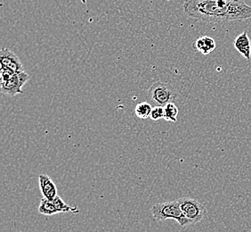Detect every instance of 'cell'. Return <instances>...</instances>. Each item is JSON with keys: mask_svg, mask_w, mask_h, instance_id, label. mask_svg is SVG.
I'll list each match as a JSON object with an SVG mask.
<instances>
[{"mask_svg": "<svg viewBox=\"0 0 251 232\" xmlns=\"http://www.w3.org/2000/svg\"><path fill=\"white\" fill-rule=\"evenodd\" d=\"M150 118L153 121H159L161 119H164V107L159 106L152 107Z\"/></svg>", "mask_w": 251, "mask_h": 232, "instance_id": "obj_14", "label": "cell"}, {"mask_svg": "<svg viewBox=\"0 0 251 232\" xmlns=\"http://www.w3.org/2000/svg\"><path fill=\"white\" fill-rule=\"evenodd\" d=\"M182 212L191 225L201 222L206 217L207 208L197 199L182 198L177 199Z\"/></svg>", "mask_w": 251, "mask_h": 232, "instance_id": "obj_4", "label": "cell"}, {"mask_svg": "<svg viewBox=\"0 0 251 232\" xmlns=\"http://www.w3.org/2000/svg\"><path fill=\"white\" fill-rule=\"evenodd\" d=\"M29 78V74L25 71L21 73L14 72L9 78L1 81L2 93L10 97H15L17 94L24 93L23 87L28 82Z\"/></svg>", "mask_w": 251, "mask_h": 232, "instance_id": "obj_5", "label": "cell"}, {"mask_svg": "<svg viewBox=\"0 0 251 232\" xmlns=\"http://www.w3.org/2000/svg\"><path fill=\"white\" fill-rule=\"evenodd\" d=\"M164 107V120L167 121H173L176 122L177 121L178 116V107L175 105L173 102L167 104Z\"/></svg>", "mask_w": 251, "mask_h": 232, "instance_id": "obj_12", "label": "cell"}, {"mask_svg": "<svg viewBox=\"0 0 251 232\" xmlns=\"http://www.w3.org/2000/svg\"></svg>", "mask_w": 251, "mask_h": 232, "instance_id": "obj_16", "label": "cell"}, {"mask_svg": "<svg viewBox=\"0 0 251 232\" xmlns=\"http://www.w3.org/2000/svg\"><path fill=\"white\" fill-rule=\"evenodd\" d=\"M234 48L240 54H242L243 58H246L247 60H251V39L248 36L247 31H244L237 36L236 39H234Z\"/></svg>", "mask_w": 251, "mask_h": 232, "instance_id": "obj_8", "label": "cell"}, {"mask_svg": "<svg viewBox=\"0 0 251 232\" xmlns=\"http://www.w3.org/2000/svg\"><path fill=\"white\" fill-rule=\"evenodd\" d=\"M151 212L153 218L158 222L172 219L176 221L181 227H187L191 225L181 210L178 200L156 203L151 209Z\"/></svg>", "mask_w": 251, "mask_h": 232, "instance_id": "obj_2", "label": "cell"}, {"mask_svg": "<svg viewBox=\"0 0 251 232\" xmlns=\"http://www.w3.org/2000/svg\"><path fill=\"white\" fill-rule=\"evenodd\" d=\"M184 12L193 19L226 24L251 18V6L241 0H186Z\"/></svg>", "mask_w": 251, "mask_h": 232, "instance_id": "obj_1", "label": "cell"}, {"mask_svg": "<svg viewBox=\"0 0 251 232\" xmlns=\"http://www.w3.org/2000/svg\"><path fill=\"white\" fill-rule=\"evenodd\" d=\"M152 106L149 102H141L135 106V114L141 120H145L150 118Z\"/></svg>", "mask_w": 251, "mask_h": 232, "instance_id": "obj_11", "label": "cell"}, {"mask_svg": "<svg viewBox=\"0 0 251 232\" xmlns=\"http://www.w3.org/2000/svg\"><path fill=\"white\" fill-rule=\"evenodd\" d=\"M193 47L200 53L208 55L216 49V41L209 36H202L195 41Z\"/></svg>", "mask_w": 251, "mask_h": 232, "instance_id": "obj_9", "label": "cell"}, {"mask_svg": "<svg viewBox=\"0 0 251 232\" xmlns=\"http://www.w3.org/2000/svg\"><path fill=\"white\" fill-rule=\"evenodd\" d=\"M176 97V93L173 87L158 82L153 83L150 87L147 95V100L152 107H165L167 104L173 102Z\"/></svg>", "mask_w": 251, "mask_h": 232, "instance_id": "obj_3", "label": "cell"}, {"mask_svg": "<svg viewBox=\"0 0 251 232\" xmlns=\"http://www.w3.org/2000/svg\"><path fill=\"white\" fill-rule=\"evenodd\" d=\"M81 2H82L83 4H86V3H87V0H81Z\"/></svg>", "mask_w": 251, "mask_h": 232, "instance_id": "obj_15", "label": "cell"}, {"mask_svg": "<svg viewBox=\"0 0 251 232\" xmlns=\"http://www.w3.org/2000/svg\"><path fill=\"white\" fill-rule=\"evenodd\" d=\"M53 203L55 205L56 209L58 210L59 213H69V212H75L77 213L78 210L76 207H73L68 205L67 203L63 201L59 196H57L55 199L53 200Z\"/></svg>", "mask_w": 251, "mask_h": 232, "instance_id": "obj_13", "label": "cell"}, {"mask_svg": "<svg viewBox=\"0 0 251 232\" xmlns=\"http://www.w3.org/2000/svg\"><path fill=\"white\" fill-rule=\"evenodd\" d=\"M0 63H1V66L7 68L15 73L25 72V69L20 61L19 58L14 52H12L10 49H1Z\"/></svg>", "mask_w": 251, "mask_h": 232, "instance_id": "obj_6", "label": "cell"}, {"mask_svg": "<svg viewBox=\"0 0 251 232\" xmlns=\"http://www.w3.org/2000/svg\"><path fill=\"white\" fill-rule=\"evenodd\" d=\"M39 212L41 214L47 215V216H51L53 214L59 213L58 210L55 207L53 200H49V199H45V198L41 199V201H40Z\"/></svg>", "mask_w": 251, "mask_h": 232, "instance_id": "obj_10", "label": "cell"}, {"mask_svg": "<svg viewBox=\"0 0 251 232\" xmlns=\"http://www.w3.org/2000/svg\"><path fill=\"white\" fill-rule=\"evenodd\" d=\"M39 189L45 199L53 200L57 195L56 186L47 174H40L39 177Z\"/></svg>", "mask_w": 251, "mask_h": 232, "instance_id": "obj_7", "label": "cell"}]
</instances>
